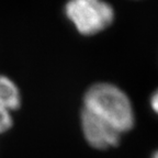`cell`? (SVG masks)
Wrapping results in <instances>:
<instances>
[{
    "label": "cell",
    "mask_w": 158,
    "mask_h": 158,
    "mask_svg": "<svg viewBox=\"0 0 158 158\" xmlns=\"http://www.w3.org/2000/svg\"><path fill=\"white\" fill-rule=\"evenodd\" d=\"M149 106H151L152 111L158 116V88L152 94L149 98Z\"/></svg>",
    "instance_id": "8992f818"
},
{
    "label": "cell",
    "mask_w": 158,
    "mask_h": 158,
    "mask_svg": "<svg viewBox=\"0 0 158 158\" xmlns=\"http://www.w3.org/2000/svg\"><path fill=\"white\" fill-rule=\"evenodd\" d=\"M13 125L12 112L8 111L7 109L0 106V134L8 132Z\"/></svg>",
    "instance_id": "5b68a950"
},
{
    "label": "cell",
    "mask_w": 158,
    "mask_h": 158,
    "mask_svg": "<svg viewBox=\"0 0 158 158\" xmlns=\"http://www.w3.org/2000/svg\"><path fill=\"white\" fill-rule=\"evenodd\" d=\"M81 110L123 135L132 131L136 123L135 110L130 96L112 82L99 81L89 86L82 97Z\"/></svg>",
    "instance_id": "6da1fadb"
},
{
    "label": "cell",
    "mask_w": 158,
    "mask_h": 158,
    "mask_svg": "<svg viewBox=\"0 0 158 158\" xmlns=\"http://www.w3.org/2000/svg\"><path fill=\"white\" fill-rule=\"evenodd\" d=\"M151 158H158V148L153 152V154H152Z\"/></svg>",
    "instance_id": "52a82bcc"
},
{
    "label": "cell",
    "mask_w": 158,
    "mask_h": 158,
    "mask_svg": "<svg viewBox=\"0 0 158 158\" xmlns=\"http://www.w3.org/2000/svg\"><path fill=\"white\" fill-rule=\"evenodd\" d=\"M22 94L18 85L5 75H0V106L15 112L21 106Z\"/></svg>",
    "instance_id": "277c9868"
},
{
    "label": "cell",
    "mask_w": 158,
    "mask_h": 158,
    "mask_svg": "<svg viewBox=\"0 0 158 158\" xmlns=\"http://www.w3.org/2000/svg\"><path fill=\"white\" fill-rule=\"evenodd\" d=\"M80 130L86 143L97 151L116 147L123 136L118 130L84 110H80Z\"/></svg>",
    "instance_id": "3957f363"
},
{
    "label": "cell",
    "mask_w": 158,
    "mask_h": 158,
    "mask_svg": "<svg viewBox=\"0 0 158 158\" xmlns=\"http://www.w3.org/2000/svg\"><path fill=\"white\" fill-rule=\"evenodd\" d=\"M64 13L75 30L84 36L104 32L115 20L114 7L106 0H67Z\"/></svg>",
    "instance_id": "7a4b0ae2"
}]
</instances>
